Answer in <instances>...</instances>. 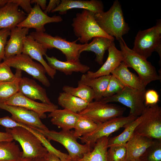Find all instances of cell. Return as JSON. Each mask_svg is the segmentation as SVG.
Segmentation results:
<instances>
[{"label":"cell","mask_w":161,"mask_h":161,"mask_svg":"<svg viewBox=\"0 0 161 161\" xmlns=\"http://www.w3.org/2000/svg\"><path fill=\"white\" fill-rule=\"evenodd\" d=\"M128 68L124 63L122 61L111 73L112 75L120 81L125 86L145 91L146 87L138 76L131 72Z\"/></svg>","instance_id":"d4e9b609"},{"label":"cell","mask_w":161,"mask_h":161,"mask_svg":"<svg viewBox=\"0 0 161 161\" xmlns=\"http://www.w3.org/2000/svg\"><path fill=\"white\" fill-rule=\"evenodd\" d=\"M139 158L141 161H161V140H155Z\"/></svg>","instance_id":"e575fe53"},{"label":"cell","mask_w":161,"mask_h":161,"mask_svg":"<svg viewBox=\"0 0 161 161\" xmlns=\"http://www.w3.org/2000/svg\"><path fill=\"white\" fill-rule=\"evenodd\" d=\"M22 156V151L15 142H0V161H18Z\"/></svg>","instance_id":"f546056e"},{"label":"cell","mask_w":161,"mask_h":161,"mask_svg":"<svg viewBox=\"0 0 161 161\" xmlns=\"http://www.w3.org/2000/svg\"><path fill=\"white\" fill-rule=\"evenodd\" d=\"M13 140L11 135L5 132L0 131V142L5 141H12Z\"/></svg>","instance_id":"ee69618b"},{"label":"cell","mask_w":161,"mask_h":161,"mask_svg":"<svg viewBox=\"0 0 161 161\" xmlns=\"http://www.w3.org/2000/svg\"><path fill=\"white\" fill-rule=\"evenodd\" d=\"M78 113L63 109H57L50 112L48 117L52 123L62 130H69L74 129L77 121L80 116Z\"/></svg>","instance_id":"cb8c5ba5"},{"label":"cell","mask_w":161,"mask_h":161,"mask_svg":"<svg viewBox=\"0 0 161 161\" xmlns=\"http://www.w3.org/2000/svg\"><path fill=\"white\" fill-rule=\"evenodd\" d=\"M61 0H50L44 10V12L47 14V13L51 12L60 4Z\"/></svg>","instance_id":"7bdbcfd3"},{"label":"cell","mask_w":161,"mask_h":161,"mask_svg":"<svg viewBox=\"0 0 161 161\" xmlns=\"http://www.w3.org/2000/svg\"><path fill=\"white\" fill-rule=\"evenodd\" d=\"M125 110V108L117 105L95 101L89 103L78 114L90 118L98 124L122 116Z\"/></svg>","instance_id":"8fae6325"},{"label":"cell","mask_w":161,"mask_h":161,"mask_svg":"<svg viewBox=\"0 0 161 161\" xmlns=\"http://www.w3.org/2000/svg\"><path fill=\"white\" fill-rule=\"evenodd\" d=\"M132 161H141V160H140V158H138L137 159L134 160Z\"/></svg>","instance_id":"f907efd6"},{"label":"cell","mask_w":161,"mask_h":161,"mask_svg":"<svg viewBox=\"0 0 161 161\" xmlns=\"http://www.w3.org/2000/svg\"><path fill=\"white\" fill-rule=\"evenodd\" d=\"M10 1L16 3L19 7H21L28 14L32 9V7L31 6L30 0H10Z\"/></svg>","instance_id":"b9f144b4"},{"label":"cell","mask_w":161,"mask_h":161,"mask_svg":"<svg viewBox=\"0 0 161 161\" xmlns=\"http://www.w3.org/2000/svg\"><path fill=\"white\" fill-rule=\"evenodd\" d=\"M22 71L16 69L15 79L10 82H4L0 85V101L5 102L19 92V84Z\"/></svg>","instance_id":"1f68e13d"},{"label":"cell","mask_w":161,"mask_h":161,"mask_svg":"<svg viewBox=\"0 0 161 161\" xmlns=\"http://www.w3.org/2000/svg\"><path fill=\"white\" fill-rule=\"evenodd\" d=\"M47 1L46 0H31V4H35L38 5L41 9L45 10L47 7Z\"/></svg>","instance_id":"f6af8a7d"},{"label":"cell","mask_w":161,"mask_h":161,"mask_svg":"<svg viewBox=\"0 0 161 161\" xmlns=\"http://www.w3.org/2000/svg\"><path fill=\"white\" fill-rule=\"evenodd\" d=\"M4 82H0V85L2 84Z\"/></svg>","instance_id":"816d5d0a"},{"label":"cell","mask_w":161,"mask_h":161,"mask_svg":"<svg viewBox=\"0 0 161 161\" xmlns=\"http://www.w3.org/2000/svg\"><path fill=\"white\" fill-rule=\"evenodd\" d=\"M111 75L101 76L95 78L87 77L85 74L81 76L79 81L91 88L95 94L94 99L99 101L103 98Z\"/></svg>","instance_id":"4316f807"},{"label":"cell","mask_w":161,"mask_h":161,"mask_svg":"<svg viewBox=\"0 0 161 161\" xmlns=\"http://www.w3.org/2000/svg\"><path fill=\"white\" fill-rule=\"evenodd\" d=\"M26 14L19 8L16 3L8 0L0 5V30L15 27L27 17Z\"/></svg>","instance_id":"2e32d148"},{"label":"cell","mask_w":161,"mask_h":161,"mask_svg":"<svg viewBox=\"0 0 161 161\" xmlns=\"http://www.w3.org/2000/svg\"><path fill=\"white\" fill-rule=\"evenodd\" d=\"M141 120V115L127 125L123 131L119 135L109 138L108 142V148L117 145H126L133 135L135 129Z\"/></svg>","instance_id":"4dcf8cb0"},{"label":"cell","mask_w":161,"mask_h":161,"mask_svg":"<svg viewBox=\"0 0 161 161\" xmlns=\"http://www.w3.org/2000/svg\"><path fill=\"white\" fill-rule=\"evenodd\" d=\"M0 109L5 110L12 115L13 120L38 129H49L41 121L39 115L36 112L24 108L7 104L0 101Z\"/></svg>","instance_id":"4fadbf2b"},{"label":"cell","mask_w":161,"mask_h":161,"mask_svg":"<svg viewBox=\"0 0 161 161\" xmlns=\"http://www.w3.org/2000/svg\"><path fill=\"white\" fill-rule=\"evenodd\" d=\"M134 133L161 140V108L157 104L145 107Z\"/></svg>","instance_id":"ba28073f"},{"label":"cell","mask_w":161,"mask_h":161,"mask_svg":"<svg viewBox=\"0 0 161 161\" xmlns=\"http://www.w3.org/2000/svg\"><path fill=\"white\" fill-rule=\"evenodd\" d=\"M95 14L91 11L83 10L73 18L71 25L78 40L83 44H88L94 38L98 36L114 40V37L106 34L99 26L95 19Z\"/></svg>","instance_id":"3957f363"},{"label":"cell","mask_w":161,"mask_h":161,"mask_svg":"<svg viewBox=\"0 0 161 161\" xmlns=\"http://www.w3.org/2000/svg\"><path fill=\"white\" fill-rule=\"evenodd\" d=\"M155 140L134 133L126 145L127 161L139 158L146 150L152 145Z\"/></svg>","instance_id":"7402d4cb"},{"label":"cell","mask_w":161,"mask_h":161,"mask_svg":"<svg viewBox=\"0 0 161 161\" xmlns=\"http://www.w3.org/2000/svg\"><path fill=\"white\" fill-rule=\"evenodd\" d=\"M109 138L104 137L98 139L92 150L85 154L78 161H107L106 154Z\"/></svg>","instance_id":"f1b7e54d"},{"label":"cell","mask_w":161,"mask_h":161,"mask_svg":"<svg viewBox=\"0 0 161 161\" xmlns=\"http://www.w3.org/2000/svg\"><path fill=\"white\" fill-rule=\"evenodd\" d=\"M10 30L9 29L0 30V62L5 59V48Z\"/></svg>","instance_id":"ab89813d"},{"label":"cell","mask_w":161,"mask_h":161,"mask_svg":"<svg viewBox=\"0 0 161 161\" xmlns=\"http://www.w3.org/2000/svg\"><path fill=\"white\" fill-rule=\"evenodd\" d=\"M125 85L119 80L111 75L109 82L105 92L103 98L113 95L122 90Z\"/></svg>","instance_id":"74e56055"},{"label":"cell","mask_w":161,"mask_h":161,"mask_svg":"<svg viewBox=\"0 0 161 161\" xmlns=\"http://www.w3.org/2000/svg\"><path fill=\"white\" fill-rule=\"evenodd\" d=\"M5 103L7 104L18 106L33 111L38 114L41 119L46 117L45 113L51 112L58 109L57 105L35 101L18 92L9 99Z\"/></svg>","instance_id":"9a60e30c"},{"label":"cell","mask_w":161,"mask_h":161,"mask_svg":"<svg viewBox=\"0 0 161 161\" xmlns=\"http://www.w3.org/2000/svg\"><path fill=\"white\" fill-rule=\"evenodd\" d=\"M137 117L129 114L127 116L117 117L98 124L94 131L79 138L82 143L88 144L93 148L98 139L104 137H109L111 134L120 128H125Z\"/></svg>","instance_id":"30bf717a"},{"label":"cell","mask_w":161,"mask_h":161,"mask_svg":"<svg viewBox=\"0 0 161 161\" xmlns=\"http://www.w3.org/2000/svg\"><path fill=\"white\" fill-rule=\"evenodd\" d=\"M95 19L100 28L106 34L115 37L118 41L123 40V36L127 33L129 27L126 22L120 2L114 1L109 9L95 14Z\"/></svg>","instance_id":"6da1fadb"},{"label":"cell","mask_w":161,"mask_h":161,"mask_svg":"<svg viewBox=\"0 0 161 161\" xmlns=\"http://www.w3.org/2000/svg\"><path fill=\"white\" fill-rule=\"evenodd\" d=\"M145 91L125 86L116 94L103 98L99 101L105 103H120L130 108L129 114L138 117L141 115L146 107L144 104Z\"/></svg>","instance_id":"9c48e42d"},{"label":"cell","mask_w":161,"mask_h":161,"mask_svg":"<svg viewBox=\"0 0 161 161\" xmlns=\"http://www.w3.org/2000/svg\"><path fill=\"white\" fill-rule=\"evenodd\" d=\"M92 41L79 51L80 54L84 51L92 52L95 54L96 61L100 65L103 64L104 55L114 40L109 38L98 36L94 38Z\"/></svg>","instance_id":"484cf974"},{"label":"cell","mask_w":161,"mask_h":161,"mask_svg":"<svg viewBox=\"0 0 161 161\" xmlns=\"http://www.w3.org/2000/svg\"><path fill=\"white\" fill-rule=\"evenodd\" d=\"M32 133L41 140L43 145L46 148L48 152L55 154L62 161H72L68 154L62 152L55 148L46 137L34 128H33Z\"/></svg>","instance_id":"8d00e7d4"},{"label":"cell","mask_w":161,"mask_h":161,"mask_svg":"<svg viewBox=\"0 0 161 161\" xmlns=\"http://www.w3.org/2000/svg\"><path fill=\"white\" fill-rule=\"evenodd\" d=\"M108 58L102 66L97 71H89L86 76L90 78H95L101 76L109 75L123 61V56L120 50L116 47L113 42L108 49Z\"/></svg>","instance_id":"d6986e66"},{"label":"cell","mask_w":161,"mask_h":161,"mask_svg":"<svg viewBox=\"0 0 161 161\" xmlns=\"http://www.w3.org/2000/svg\"><path fill=\"white\" fill-rule=\"evenodd\" d=\"M49 65L56 71L58 70L66 75H70L73 72H80L84 74L90 69L88 66L82 64L79 59L74 61H60L54 57L45 55Z\"/></svg>","instance_id":"603a6c76"},{"label":"cell","mask_w":161,"mask_h":161,"mask_svg":"<svg viewBox=\"0 0 161 161\" xmlns=\"http://www.w3.org/2000/svg\"><path fill=\"white\" fill-rule=\"evenodd\" d=\"M34 128L49 141L52 140L62 145L67 151L72 161H78L85 154L91 151L93 148L88 144L79 143L73 131L62 130L58 132Z\"/></svg>","instance_id":"8992f818"},{"label":"cell","mask_w":161,"mask_h":161,"mask_svg":"<svg viewBox=\"0 0 161 161\" xmlns=\"http://www.w3.org/2000/svg\"><path fill=\"white\" fill-rule=\"evenodd\" d=\"M47 50L41 44L29 35L24 40L22 53L38 61L45 68L48 75L53 79L56 71L51 67L43 57V55L47 54Z\"/></svg>","instance_id":"e0dca14e"},{"label":"cell","mask_w":161,"mask_h":161,"mask_svg":"<svg viewBox=\"0 0 161 161\" xmlns=\"http://www.w3.org/2000/svg\"><path fill=\"white\" fill-rule=\"evenodd\" d=\"M45 157L47 161H62L56 155L49 152Z\"/></svg>","instance_id":"bcb514c9"},{"label":"cell","mask_w":161,"mask_h":161,"mask_svg":"<svg viewBox=\"0 0 161 161\" xmlns=\"http://www.w3.org/2000/svg\"><path fill=\"white\" fill-rule=\"evenodd\" d=\"M62 89L63 92L81 99L88 103L94 99L95 94L92 89L79 80L77 87L66 85L63 87Z\"/></svg>","instance_id":"d6a6232c"},{"label":"cell","mask_w":161,"mask_h":161,"mask_svg":"<svg viewBox=\"0 0 161 161\" xmlns=\"http://www.w3.org/2000/svg\"><path fill=\"white\" fill-rule=\"evenodd\" d=\"M18 161H34V158L28 157H21Z\"/></svg>","instance_id":"7dc6e473"},{"label":"cell","mask_w":161,"mask_h":161,"mask_svg":"<svg viewBox=\"0 0 161 161\" xmlns=\"http://www.w3.org/2000/svg\"><path fill=\"white\" fill-rule=\"evenodd\" d=\"M97 126V124L90 118L80 115L75 126L74 135L78 138L93 132Z\"/></svg>","instance_id":"836d02e7"},{"label":"cell","mask_w":161,"mask_h":161,"mask_svg":"<svg viewBox=\"0 0 161 161\" xmlns=\"http://www.w3.org/2000/svg\"><path fill=\"white\" fill-rule=\"evenodd\" d=\"M34 161H47V160L44 157L34 158Z\"/></svg>","instance_id":"c3c4849f"},{"label":"cell","mask_w":161,"mask_h":161,"mask_svg":"<svg viewBox=\"0 0 161 161\" xmlns=\"http://www.w3.org/2000/svg\"><path fill=\"white\" fill-rule=\"evenodd\" d=\"M58 101L59 105L64 109L78 113L84 110L89 103L81 99L64 92L59 93Z\"/></svg>","instance_id":"83f0119b"},{"label":"cell","mask_w":161,"mask_h":161,"mask_svg":"<svg viewBox=\"0 0 161 161\" xmlns=\"http://www.w3.org/2000/svg\"><path fill=\"white\" fill-rule=\"evenodd\" d=\"M8 1V0H0V5H3Z\"/></svg>","instance_id":"681fc988"},{"label":"cell","mask_w":161,"mask_h":161,"mask_svg":"<svg viewBox=\"0 0 161 161\" xmlns=\"http://www.w3.org/2000/svg\"><path fill=\"white\" fill-rule=\"evenodd\" d=\"M3 62L10 67L25 72L45 86H50V83L46 75L45 68L41 64L34 61L28 55L22 53L5 59Z\"/></svg>","instance_id":"7c38bea8"},{"label":"cell","mask_w":161,"mask_h":161,"mask_svg":"<svg viewBox=\"0 0 161 161\" xmlns=\"http://www.w3.org/2000/svg\"><path fill=\"white\" fill-rule=\"evenodd\" d=\"M19 92L33 100H39L47 104L53 103L48 97L46 89L34 80L28 78H21L19 83Z\"/></svg>","instance_id":"ffe728a7"},{"label":"cell","mask_w":161,"mask_h":161,"mask_svg":"<svg viewBox=\"0 0 161 161\" xmlns=\"http://www.w3.org/2000/svg\"><path fill=\"white\" fill-rule=\"evenodd\" d=\"M13 140L18 141L22 149L21 157H44L48 152L38 137L31 131L22 127L6 128Z\"/></svg>","instance_id":"52a82bcc"},{"label":"cell","mask_w":161,"mask_h":161,"mask_svg":"<svg viewBox=\"0 0 161 161\" xmlns=\"http://www.w3.org/2000/svg\"><path fill=\"white\" fill-rule=\"evenodd\" d=\"M15 77L10 66L3 62L0 63V82L12 81L15 79Z\"/></svg>","instance_id":"f35d334b"},{"label":"cell","mask_w":161,"mask_h":161,"mask_svg":"<svg viewBox=\"0 0 161 161\" xmlns=\"http://www.w3.org/2000/svg\"><path fill=\"white\" fill-rule=\"evenodd\" d=\"M145 106L157 104L159 101V95L155 90L150 89L146 91L144 96Z\"/></svg>","instance_id":"60d3db41"},{"label":"cell","mask_w":161,"mask_h":161,"mask_svg":"<svg viewBox=\"0 0 161 161\" xmlns=\"http://www.w3.org/2000/svg\"><path fill=\"white\" fill-rule=\"evenodd\" d=\"M29 31V29L17 27L11 30L10 38L5 48L4 59L22 53L24 41Z\"/></svg>","instance_id":"44dd1931"},{"label":"cell","mask_w":161,"mask_h":161,"mask_svg":"<svg viewBox=\"0 0 161 161\" xmlns=\"http://www.w3.org/2000/svg\"><path fill=\"white\" fill-rule=\"evenodd\" d=\"M118 41L123 61L128 67L132 68L137 72L145 87L153 81L161 80V76L151 62L129 47L123 39Z\"/></svg>","instance_id":"7a4b0ae2"},{"label":"cell","mask_w":161,"mask_h":161,"mask_svg":"<svg viewBox=\"0 0 161 161\" xmlns=\"http://www.w3.org/2000/svg\"><path fill=\"white\" fill-rule=\"evenodd\" d=\"M147 59L154 52L161 58V21L157 20L156 25L143 30H139L135 37L132 49Z\"/></svg>","instance_id":"5b68a950"},{"label":"cell","mask_w":161,"mask_h":161,"mask_svg":"<svg viewBox=\"0 0 161 161\" xmlns=\"http://www.w3.org/2000/svg\"><path fill=\"white\" fill-rule=\"evenodd\" d=\"M109 148L106 154L107 161H127L126 145H114Z\"/></svg>","instance_id":"d590c367"},{"label":"cell","mask_w":161,"mask_h":161,"mask_svg":"<svg viewBox=\"0 0 161 161\" xmlns=\"http://www.w3.org/2000/svg\"><path fill=\"white\" fill-rule=\"evenodd\" d=\"M29 35L47 49L55 48L59 50L65 55L66 61L79 59L80 51L88 44H78L76 43L78 39L70 41L59 36H52L45 32H32Z\"/></svg>","instance_id":"277c9868"},{"label":"cell","mask_w":161,"mask_h":161,"mask_svg":"<svg viewBox=\"0 0 161 161\" xmlns=\"http://www.w3.org/2000/svg\"><path fill=\"white\" fill-rule=\"evenodd\" d=\"M72 9H81L96 14L104 11V5L102 1L98 0H61L51 12H58L60 14L63 15Z\"/></svg>","instance_id":"ac0fdd59"},{"label":"cell","mask_w":161,"mask_h":161,"mask_svg":"<svg viewBox=\"0 0 161 161\" xmlns=\"http://www.w3.org/2000/svg\"><path fill=\"white\" fill-rule=\"evenodd\" d=\"M63 19L59 16H48L43 12L40 7L35 4L26 18L17 27L29 29H35L36 32H45V25L52 23H58Z\"/></svg>","instance_id":"5bb4252c"}]
</instances>
